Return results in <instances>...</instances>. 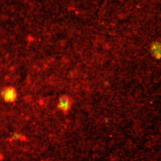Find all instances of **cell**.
I'll return each mask as SVG.
<instances>
[{
	"instance_id": "1",
	"label": "cell",
	"mask_w": 161,
	"mask_h": 161,
	"mask_svg": "<svg viewBox=\"0 0 161 161\" xmlns=\"http://www.w3.org/2000/svg\"><path fill=\"white\" fill-rule=\"evenodd\" d=\"M3 96L4 100L8 103L15 101L17 97V92L14 88L12 86L6 87L3 91Z\"/></svg>"
},
{
	"instance_id": "2",
	"label": "cell",
	"mask_w": 161,
	"mask_h": 161,
	"mask_svg": "<svg viewBox=\"0 0 161 161\" xmlns=\"http://www.w3.org/2000/svg\"><path fill=\"white\" fill-rule=\"evenodd\" d=\"M71 104V100L69 97L67 96H62L59 98L58 107L60 110L64 112H66L70 109Z\"/></svg>"
},
{
	"instance_id": "3",
	"label": "cell",
	"mask_w": 161,
	"mask_h": 161,
	"mask_svg": "<svg viewBox=\"0 0 161 161\" xmlns=\"http://www.w3.org/2000/svg\"><path fill=\"white\" fill-rule=\"evenodd\" d=\"M12 138L14 140H19L22 138V136L21 134L18 133H15L13 134Z\"/></svg>"
}]
</instances>
